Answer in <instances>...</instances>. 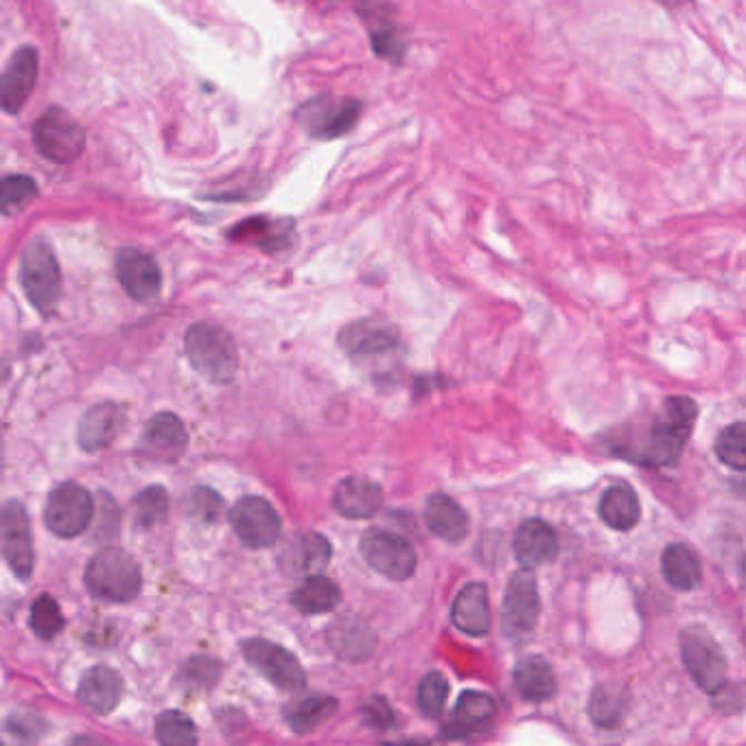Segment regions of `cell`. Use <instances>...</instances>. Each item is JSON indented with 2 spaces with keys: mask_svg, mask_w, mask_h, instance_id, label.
I'll list each match as a JSON object with an SVG mask.
<instances>
[{
  "mask_svg": "<svg viewBox=\"0 0 746 746\" xmlns=\"http://www.w3.org/2000/svg\"><path fill=\"white\" fill-rule=\"evenodd\" d=\"M698 416V406L687 397H670L650 420L637 447L628 449L624 458L639 462L644 467H673L683 454L694 422Z\"/></svg>",
  "mask_w": 746,
  "mask_h": 746,
  "instance_id": "obj_1",
  "label": "cell"
},
{
  "mask_svg": "<svg viewBox=\"0 0 746 746\" xmlns=\"http://www.w3.org/2000/svg\"><path fill=\"white\" fill-rule=\"evenodd\" d=\"M185 350L191 366L206 381L223 386L237 377L239 350L226 329L210 322H196L185 334Z\"/></svg>",
  "mask_w": 746,
  "mask_h": 746,
  "instance_id": "obj_2",
  "label": "cell"
},
{
  "mask_svg": "<svg viewBox=\"0 0 746 746\" xmlns=\"http://www.w3.org/2000/svg\"><path fill=\"white\" fill-rule=\"evenodd\" d=\"M90 596L108 603H130L140 594L142 574L135 558L117 547H106L90 558L83 574Z\"/></svg>",
  "mask_w": 746,
  "mask_h": 746,
  "instance_id": "obj_3",
  "label": "cell"
},
{
  "mask_svg": "<svg viewBox=\"0 0 746 746\" xmlns=\"http://www.w3.org/2000/svg\"><path fill=\"white\" fill-rule=\"evenodd\" d=\"M20 282L29 302L44 316L51 318L58 311L62 296V271L53 248L36 239L20 257Z\"/></svg>",
  "mask_w": 746,
  "mask_h": 746,
  "instance_id": "obj_4",
  "label": "cell"
},
{
  "mask_svg": "<svg viewBox=\"0 0 746 746\" xmlns=\"http://www.w3.org/2000/svg\"><path fill=\"white\" fill-rule=\"evenodd\" d=\"M680 657L694 683L707 692L718 694L727 683V662L718 641L703 626H689L680 633Z\"/></svg>",
  "mask_w": 746,
  "mask_h": 746,
  "instance_id": "obj_5",
  "label": "cell"
},
{
  "mask_svg": "<svg viewBox=\"0 0 746 746\" xmlns=\"http://www.w3.org/2000/svg\"><path fill=\"white\" fill-rule=\"evenodd\" d=\"M92 519L95 499L81 484L64 481L51 490L44 506V524L53 535L74 539L88 530Z\"/></svg>",
  "mask_w": 746,
  "mask_h": 746,
  "instance_id": "obj_6",
  "label": "cell"
},
{
  "mask_svg": "<svg viewBox=\"0 0 746 746\" xmlns=\"http://www.w3.org/2000/svg\"><path fill=\"white\" fill-rule=\"evenodd\" d=\"M33 145L47 160L68 165L81 156L86 147V132L67 110L49 108L33 126Z\"/></svg>",
  "mask_w": 746,
  "mask_h": 746,
  "instance_id": "obj_7",
  "label": "cell"
},
{
  "mask_svg": "<svg viewBox=\"0 0 746 746\" xmlns=\"http://www.w3.org/2000/svg\"><path fill=\"white\" fill-rule=\"evenodd\" d=\"M539 621V589L537 578L530 569L513 574L504 605H501V626L508 639L528 637Z\"/></svg>",
  "mask_w": 746,
  "mask_h": 746,
  "instance_id": "obj_8",
  "label": "cell"
},
{
  "mask_svg": "<svg viewBox=\"0 0 746 746\" xmlns=\"http://www.w3.org/2000/svg\"><path fill=\"white\" fill-rule=\"evenodd\" d=\"M246 662L270 680L271 685L287 689V692H300L307 683L305 670L300 662L282 646L268 641V639H248L241 646Z\"/></svg>",
  "mask_w": 746,
  "mask_h": 746,
  "instance_id": "obj_9",
  "label": "cell"
},
{
  "mask_svg": "<svg viewBox=\"0 0 746 746\" xmlns=\"http://www.w3.org/2000/svg\"><path fill=\"white\" fill-rule=\"evenodd\" d=\"M230 526L239 541L252 549L270 547L280 535V517L268 499L248 495L230 508Z\"/></svg>",
  "mask_w": 746,
  "mask_h": 746,
  "instance_id": "obj_10",
  "label": "cell"
},
{
  "mask_svg": "<svg viewBox=\"0 0 746 746\" xmlns=\"http://www.w3.org/2000/svg\"><path fill=\"white\" fill-rule=\"evenodd\" d=\"M361 103L355 99H338V97H318L305 103L296 119L298 123L314 138L331 140L346 135L359 119Z\"/></svg>",
  "mask_w": 746,
  "mask_h": 746,
  "instance_id": "obj_11",
  "label": "cell"
},
{
  "mask_svg": "<svg viewBox=\"0 0 746 746\" xmlns=\"http://www.w3.org/2000/svg\"><path fill=\"white\" fill-rule=\"evenodd\" d=\"M364 560L390 580H407L416 569V551L409 543L388 530H368L361 539Z\"/></svg>",
  "mask_w": 746,
  "mask_h": 746,
  "instance_id": "obj_12",
  "label": "cell"
},
{
  "mask_svg": "<svg viewBox=\"0 0 746 746\" xmlns=\"http://www.w3.org/2000/svg\"><path fill=\"white\" fill-rule=\"evenodd\" d=\"M2 556L20 580H29L33 571V543L31 526L24 506L9 499L2 506Z\"/></svg>",
  "mask_w": 746,
  "mask_h": 746,
  "instance_id": "obj_13",
  "label": "cell"
},
{
  "mask_svg": "<svg viewBox=\"0 0 746 746\" xmlns=\"http://www.w3.org/2000/svg\"><path fill=\"white\" fill-rule=\"evenodd\" d=\"M115 270L121 287L138 302H151L160 296L162 271L151 255L138 248H123L117 252Z\"/></svg>",
  "mask_w": 746,
  "mask_h": 746,
  "instance_id": "obj_14",
  "label": "cell"
},
{
  "mask_svg": "<svg viewBox=\"0 0 746 746\" xmlns=\"http://www.w3.org/2000/svg\"><path fill=\"white\" fill-rule=\"evenodd\" d=\"M187 445L189 434L182 418L171 411H158L145 425L140 451L158 462H176L187 451Z\"/></svg>",
  "mask_w": 746,
  "mask_h": 746,
  "instance_id": "obj_15",
  "label": "cell"
},
{
  "mask_svg": "<svg viewBox=\"0 0 746 746\" xmlns=\"http://www.w3.org/2000/svg\"><path fill=\"white\" fill-rule=\"evenodd\" d=\"M38 51L33 47H20L9 58L0 79V97L2 108L9 115H16L24 108L27 99L31 97L36 81H38Z\"/></svg>",
  "mask_w": 746,
  "mask_h": 746,
  "instance_id": "obj_16",
  "label": "cell"
},
{
  "mask_svg": "<svg viewBox=\"0 0 746 746\" xmlns=\"http://www.w3.org/2000/svg\"><path fill=\"white\" fill-rule=\"evenodd\" d=\"M126 427L123 407L108 401L90 407L77 425V442L83 451L97 454L110 447Z\"/></svg>",
  "mask_w": 746,
  "mask_h": 746,
  "instance_id": "obj_17",
  "label": "cell"
},
{
  "mask_svg": "<svg viewBox=\"0 0 746 746\" xmlns=\"http://www.w3.org/2000/svg\"><path fill=\"white\" fill-rule=\"evenodd\" d=\"M339 344L352 359H375L395 352L399 348V336L384 322L359 320L341 331Z\"/></svg>",
  "mask_w": 746,
  "mask_h": 746,
  "instance_id": "obj_18",
  "label": "cell"
},
{
  "mask_svg": "<svg viewBox=\"0 0 746 746\" xmlns=\"http://www.w3.org/2000/svg\"><path fill=\"white\" fill-rule=\"evenodd\" d=\"M384 504V490L368 477H346L334 490V506L346 519H368L379 513Z\"/></svg>",
  "mask_w": 746,
  "mask_h": 746,
  "instance_id": "obj_19",
  "label": "cell"
},
{
  "mask_svg": "<svg viewBox=\"0 0 746 746\" xmlns=\"http://www.w3.org/2000/svg\"><path fill=\"white\" fill-rule=\"evenodd\" d=\"M425 524L434 537L447 543H460L469 535V517L465 508L445 493H436L427 499Z\"/></svg>",
  "mask_w": 746,
  "mask_h": 746,
  "instance_id": "obj_20",
  "label": "cell"
},
{
  "mask_svg": "<svg viewBox=\"0 0 746 746\" xmlns=\"http://www.w3.org/2000/svg\"><path fill=\"white\" fill-rule=\"evenodd\" d=\"M558 537L543 519H528L515 535V556L526 567H541L556 558Z\"/></svg>",
  "mask_w": 746,
  "mask_h": 746,
  "instance_id": "obj_21",
  "label": "cell"
},
{
  "mask_svg": "<svg viewBox=\"0 0 746 746\" xmlns=\"http://www.w3.org/2000/svg\"><path fill=\"white\" fill-rule=\"evenodd\" d=\"M495 716V700L484 692H465L445 727L447 738H469L481 732Z\"/></svg>",
  "mask_w": 746,
  "mask_h": 746,
  "instance_id": "obj_22",
  "label": "cell"
},
{
  "mask_svg": "<svg viewBox=\"0 0 746 746\" xmlns=\"http://www.w3.org/2000/svg\"><path fill=\"white\" fill-rule=\"evenodd\" d=\"M121 694H123V680L108 666L90 668L81 677L77 689L79 700L95 714H110L119 705Z\"/></svg>",
  "mask_w": 746,
  "mask_h": 746,
  "instance_id": "obj_23",
  "label": "cell"
},
{
  "mask_svg": "<svg viewBox=\"0 0 746 746\" xmlns=\"http://www.w3.org/2000/svg\"><path fill=\"white\" fill-rule=\"evenodd\" d=\"M451 621L458 630L471 637H481L490 630L488 594L481 583H471L458 594L451 609Z\"/></svg>",
  "mask_w": 746,
  "mask_h": 746,
  "instance_id": "obj_24",
  "label": "cell"
},
{
  "mask_svg": "<svg viewBox=\"0 0 746 746\" xmlns=\"http://www.w3.org/2000/svg\"><path fill=\"white\" fill-rule=\"evenodd\" d=\"M598 513L610 530L628 533L639 524L641 506H639L635 490L626 484H619V486H610L609 490H605Z\"/></svg>",
  "mask_w": 746,
  "mask_h": 746,
  "instance_id": "obj_25",
  "label": "cell"
},
{
  "mask_svg": "<svg viewBox=\"0 0 746 746\" xmlns=\"http://www.w3.org/2000/svg\"><path fill=\"white\" fill-rule=\"evenodd\" d=\"M662 569H664L668 585L678 591L696 589L703 578V569H700V560L696 551L683 543H675L666 547L662 556Z\"/></svg>",
  "mask_w": 746,
  "mask_h": 746,
  "instance_id": "obj_26",
  "label": "cell"
},
{
  "mask_svg": "<svg viewBox=\"0 0 746 746\" xmlns=\"http://www.w3.org/2000/svg\"><path fill=\"white\" fill-rule=\"evenodd\" d=\"M515 685L530 703H545L556 692V678L541 657H526L515 668Z\"/></svg>",
  "mask_w": 746,
  "mask_h": 746,
  "instance_id": "obj_27",
  "label": "cell"
},
{
  "mask_svg": "<svg viewBox=\"0 0 746 746\" xmlns=\"http://www.w3.org/2000/svg\"><path fill=\"white\" fill-rule=\"evenodd\" d=\"M341 603V591L327 576H309L294 594L291 605L305 615H322L336 609Z\"/></svg>",
  "mask_w": 746,
  "mask_h": 746,
  "instance_id": "obj_28",
  "label": "cell"
},
{
  "mask_svg": "<svg viewBox=\"0 0 746 746\" xmlns=\"http://www.w3.org/2000/svg\"><path fill=\"white\" fill-rule=\"evenodd\" d=\"M331 646L341 659L361 662L370 657L375 648V633L364 621L344 617L339 619L336 630H331Z\"/></svg>",
  "mask_w": 746,
  "mask_h": 746,
  "instance_id": "obj_29",
  "label": "cell"
},
{
  "mask_svg": "<svg viewBox=\"0 0 746 746\" xmlns=\"http://www.w3.org/2000/svg\"><path fill=\"white\" fill-rule=\"evenodd\" d=\"M628 709V692L621 689V685L605 683L598 685L589 700V716L598 727L615 729Z\"/></svg>",
  "mask_w": 746,
  "mask_h": 746,
  "instance_id": "obj_30",
  "label": "cell"
},
{
  "mask_svg": "<svg viewBox=\"0 0 746 746\" xmlns=\"http://www.w3.org/2000/svg\"><path fill=\"white\" fill-rule=\"evenodd\" d=\"M338 709V700L331 696H309L289 705L285 718L289 727L298 734H311L322 723H327Z\"/></svg>",
  "mask_w": 746,
  "mask_h": 746,
  "instance_id": "obj_31",
  "label": "cell"
},
{
  "mask_svg": "<svg viewBox=\"0 0 746 746\" xmlns=\"http://www.w3.org/2000/svg\"><path fill=\"white\" fill-rule=\"evenodd\" d=\"M285 558L296 571H320L331 560V543L322 535L309 533L291 543Z\"/></svg>",
  "mask_w": 746,
  "mask_h": 746,
  "instance_id": "obj_32",
  "label": "cell"
},
{
  "mask_svg": "<svg viewBox=\"0 0 746 746\" xmlns=\"http://www.w3.org/2000/svg\"><path fill=\"white\" fill-rule=\"evenodd\" d=\"M156 738L160 746H198V727L182 712H162L156 720Z\"/></svg>",
  "mask_w": 746,
  "mask_h": 746,
  "instance_id": "obj_33",
  "label": "cell"
},
{
  "mask_svg": "<svg viewBox=\"0 0 746 746\" xmlns=\"http://www.w3.org/2000/svg\"><path fill=\"white\" fill-rule=\"evenodd\" d=\"M716 456L734 471H746V422L725 427L716 438Z\"/></svg>",
  "mask_w": 746,
  "mask_h": 746,
  "instance_id": "obj_34",
  "label": "cell"
},
{
  "mask_svg": "<svg viewBox=\"0 0 746 746\" xmlns=\"http://www.w3.org/2000/svg\"><path fill=\"white\" fill-rule=\"evenodd\" d=\"M36 196H38V185H36L33 178L22 176V173L4 176L2 189H0L2 215L11 217V215L24 210L29 203L36 200Z\"/></svg>",
  "mask_w": 746,
  "mask_h": 746,
  "instance_id": "obj_35",
  "label": "cell"
},
{
  "mask_svg": "<svg viewBox=\"0 0 746 746\" xmlns=\"http://www.w3.org/2000/svg\"><path fill=\"white\" fill-rule=\"evenodd\" d=\"M29 626L40 639H53L64 628V615L56 598L40 596L33 600L29 613Z\"/></svg>",
  "mask_w": 746,
  "mask_h": 746,
  "instance_id": "obj_36",
  "label": "cell"
},
{
  "mask_svg": "<svg viewBox=\"0 0 746 746\" xmlns=\"http://www.w3.org/2000/svg\"><path fill=\"white\" fill-rule=\"evenodd\" d=\"M169 513V493L162 486H149L135 499V519L140 528L158 526Z\"/></svg>",
  "mask_w": 746,
  "mask_h": 746,
  "instance_id": "obj_37",
  "label": "cell"
},
{
  "mask_svg": "<svg viewBox=\"0 0 746 746\" xmlns=\"http://www.w3.org/2000/svg\"><path fill=\"white\" fill-rule=\"evenodd\" d=\"M449 698V683L440 673H429L418 685V707L425 716L438 718Z\"/></svg>",
  "mask_w": 746,
  "mask_h": 746,
  "instance_id": "obj_38",
  "label": "cell"
},
{
  "mask_svg": "<svg viewBox=\"0 0 746 746\" xmlns=\"http://www.w3.org/2000/svg\"><path fill=\"white\" fill-rule=\"evenodd\" d=\"M189 515L202 524H215L223 515V499L217 490L198 486L189 495Z\"/></svg>",
  "mask_w": 746,
  "mask_h": 746,
  "instance_id": "obj_39",
  "label": "cell"
},
{
  "mask_svg": "<svg viewBox=\"0 0 746 746\" xmlns=\"http://www.w3.org/2000/svg\"><path fill=\"white\" fill-rule=\"evenodd\" d=\"M95 539H112L119 533V524H121V515L119 508L115 504V499L108 493H99L97 506H95Z\"/></svg>",
  "mask_w": 746,
  "mask_h": 746,
  "instance_id": "obj_40",
  "label": "cell"
},
{
  "mask_svg": "<svg viewBox=\"0 0 746 746\" xmlns=\"http://www.w3.org/2000/svg\"><path fill=\"white\" fill-rule=\"evenodd\" d=\"M361 718L366 725H370L372 729H390L395 725V712L388 705V700L375 696L368 698L361 707Z\"/></svg>",
  "mask_w": 746,
  "mask_h": 746,
  "instance_id": "obj_41",
  "label": "cell"
},
{
  "mask_svg": "<svg viewBox=\"0 0 746 746\" xmlns=\"http://www.w3.org/2000/svg\"><path fill=\"white\" fill-rule=\"evenodd\" d=\"M372 47L375 51L390 60V62H399L401 60V53H404V42L401 38L397 36V29L395 27H381V29H375L372 31Z\"/></svg>",
  "mask_w": 746,
  "mask_h": 746,
  "instance_id": "obj_42",
  "label": "cell"
},
{
  "mask_svg": "<svg viewBox=\"0 0 746 746\" xmlns=\"http://www.w3.org/2000/svg\"><path fill=\"white\" fill-rule=\"evenodd\" d=\"M44 723L38 716H27V714H16L7 720V729L13 736H22V738H38L40 732H44Z\"/></svg>",
  "mask_w": 746,
  "mask_h": 746,
  "instance_id": "obj_43",
  "label": "cell"
},
{
  "mask_svg": "<svg viewBox=\"0 0 746 746\" xmlns=\"http://www.w3.org/2000/svg\"><path fill=\"white\" fill-rule=\"evenodd\" d=\"M185 675L191 683H198L202 678L203 685H208V683L212 685L215 678L219 677V664L212 662V659H200L198 657V659L189 662V670Z\"/></svg>",
  "mask_w": 746,
  "mask_h": 746,
  "instance_id": "obj_44",
  "label": "cell"
},
{
  "mask_svg": "<svg viewBox=\"0 0 746 746\" xmlns=\"http://www.w3.org/2000/svg\"><path fill=\"white\" fill-rule=\"evenodd\" d=\"M68 746H106L101 745L97 738H90V736H77V738H72L70 740V745Z\"/></svg>",
  "mask_w": 746,
  "mask_h": 746,
  "instance_id": "obj_45",
  "label": "cell"
},
{
  "mask_svg": "<svg viewBox=\"0 0 746 746\" xmlns=\"http://www.w3.org/2000/svg\"><path fill=\"white\" fill-rule=\"evenodd\" d=\"M388 746H429V743H401V745H395V743H390Z\"/></svg>",
  "mask_w": 746,
  "mask_h": 746,
  "instance_id": "obj_46",
  "label": "cell"
},
{
  "mask_svg": "<svg viewBox=\"0 0 746 746\" xmlns=\"http://www.w3.org/2000/svg\"><path fill=\"white\" fill-rule=\"evenodd\" d=\"M743 576H745V583H746V556L743 558Z\"/></svg>",
  "mask_w": 746,
  "mask_h": 746,
  "instance_id": "obj_47",
  "label": "cell"
},
{
  "mask_svg": "<svg viewBox=\"0 0 746 746\" xmlns=\"http://www.w3.org/2000/svg\"><path fill=\"white\" fill-rule=\"evenodd\" d=\"M745 641H746V639H745Z\"/></svg>",
  "mask_w": 746,
  "mask_h": 746,
  "instance_id": "obj_48",
  "label": "cell"
}]
</instances>
